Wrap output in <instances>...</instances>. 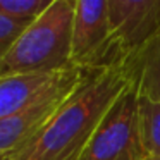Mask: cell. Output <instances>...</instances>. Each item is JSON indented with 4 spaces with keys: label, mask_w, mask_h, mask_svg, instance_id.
Listing matches in <instances>:
<instances>
[{
    "label": "cell",
    "mask_w": 160,
    "mask_h": 160,
    "mask_svg": "<svg viewBox=\"0 0 160 160\" xmlns=\"http://www.w3.org/2000/svg\"><path fill=\"white\" fill-rule=\"evenodd\" d=\"M139 141L145 157L160 160V103L138 93Z\"/></svg>",
    "instance_id": "9"
},
{
    "label": "cell",
    "mask_w": 160,
    "mask_h": 160,
    "mask_svg": "<svg viewBox=\"0 0 160 160\" xmlns=\"http://www.w3.org/2000/svg\"><path fill=\"white\" fill-rule=\"evenodd\" d=\"M114 47L119 55H134L160 36V0H108Z\"/></svg>",
    "instance_id": "6"
},
{
    "label": "cell",
    "mask_w": 160,
    "mask_h": 160,
    "mask_svg": "<svg viewBox=\"0 0 160 160\" xmlns=\"http://www.w3.org/2000/svg\"><path fill=\"white\" fill-rule=\"evenodd\" d=\"M84 74L86 71L76 66L67 67L62 76L36 102H33L31 105L11 117L2 119L0 121V155L9 157L19 152L24 145H28L52 119V115L59 110L66 98L76 90Z\"/></svg>",
    "instance_id": "4"
},
{
    "label": "cell",
    "mask_w": 160,
    "mask_h": 160,
    "mask_svg": "<svg viewBox=\"0 0 160 160\" xmlns=\"http://www.w3.org/2000/svg\"><path fill=\"white\" fill-rule=\"evenodd\" d=\"M76 0H55L33 19L0 62V76L53 72L71 64Z\"/></svg>",
    "instance_id": "2"
},
{
    "label": "cell",
    "mask_w": 160,
    "mask_h": 160,
    "mask_svg": "<svg viewBox=\"0 0 160 160\" xmlns=\"http://www.w3.org/2000/svg\"><path fill=\"white\" fill-rule=\"evenodd\" d=\"M134 55L138 93L160 103V36L146 43Z\"/></svg>",
    "instance_id": "8"
},
{
    "label": "cell",
    "mask_w": 160,
    "mask_h": 160,
    "mask_svg": "<svg viewBox=\"0 0 160 160\" xmlns=\"http://www.w3.org/2000/svg\"><path fill=\"white\" fill-rule=\"evenodd\" d=\"M141 160H158V158H153V157H145V158H141Z\"/></svg>",
    "instance_id": "12"
},
{
    "label": "cell",
    "mask_w": 160,
    "mask_h": 160,
    "mask_svg": "<svg viewBox=\"0 0 160 160\" xmlns=\"http://www.w3.org/2000/svg\"><path fill=\"white\" fill-rule=\"evenodd\" d=\"M136 81V55L86 71L42 131L7 160H81L107 112Z\"/></svg>",
    "instance_id": "1"
},
{
    "label": "cell",
    "mask_w": 160,
    "mask_h": 160,
    "mask_svg": "<svg viewBox=\"0 0 160 160\" xmlns=\"http://www.w3.org/2000/svg\"><path fill=\"white\" fill-rule=\"evenodd\" d=\"M0 160H7V155H0Z\"/></svg>",
    "instance_id": "13"
},
{
    "label": "cell",
    "mask_w": 160,
    "mask_h": 160,
    "mask_svg": "<svg viewBox=\"0 0 160 160\" xmlns=\"http://www.w3.org/2000/svg\"><path fill=\"white\" fill-rule=\"evenodd\" d=\"M119 57L112 38L108 0H76L71 64L93 71Z\"/></svg>",
    "instance_id": "5"
},
{
    "label": "cell",
    "mask_w": 160,
    "mask_h": 160,
    "mask_svg": "<svg viewBox=\"0 0 160 160\" xmlns=\"http://www.w3.org/2000/svg\"><path fill=\"white\" fill-rule=\"evenodd\" d=\"M145 158L138 126L136 81L119 97L88 143L81 160H141Z\"/></svg>",
    "instance_id": "3"
},
{
    "label": "cell",
    "mask_w": 160,
    "mask_h": 160,
    "mask_svg": "<svg viewBox=\"0 0 160 160\" xmlns=\"http://www.w3.org/2000/svg\"><path fill=\"white\" fill-rule=\"evenodd\" d=\"M66 69L53 72L0 76V121L18 114L33 102H36L62 76Z\"/></svg>",
    "instance_id": "7"
},
{
    "label": "cell",
    "mask_w": 160,
    "mask_h": 160,
    "mask_svg": "<svg viewBox=\"0 0 160 160\" xmlns=\"http://www.w3.org/2000/svg\"><path fill=\"white\" fill-rule=\"evenodd\" d=\"M55 0H0V14L19 19H36Z\"/></svg>",
    "instance_id": "10"
},
{
    "label": "cell",
    "mask_w": 160,
    "mask_h": 160,
    "mask_svg": "<svg viewBox=\"0 0 160 160\" xmlns=\"http://www.w3.org/2000/svg\"><path fill=\"white\" fill-rule=\"evenodd\" d=\"M29 19H19L12 16L0 14V62L4 60L11 47L16 43V40L21 36V33L28 28Z\"/></svg>",
    "instance_id": "11"
}]
</instances>
